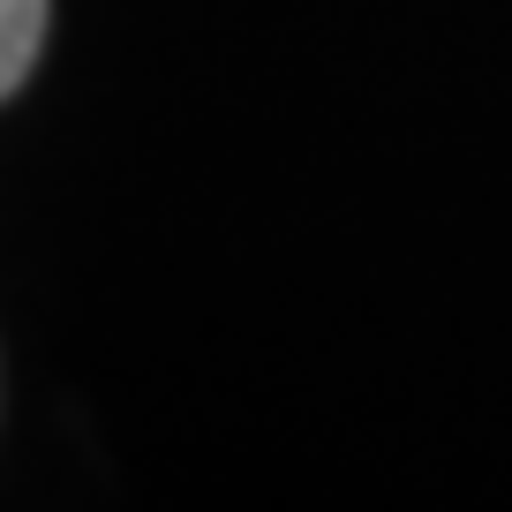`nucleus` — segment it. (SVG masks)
Returning <instances> with one entry per match:
<instances>
[{
  "instance_id": "nucleus-1",
  "label": "nucleus",
  "mask_w": 512,
  "mask_h": 512,
  "mask_svg": "<svg viewBox=\"0 0 512 512\" xmlns=\"http://www.w3.org/2000/svg\"><path fill=\"white\" fill-rule=\"evenodd\" d=\"M38 46H46V0H0V98L31 76Z\"/></svg>"
}]
</instances>
